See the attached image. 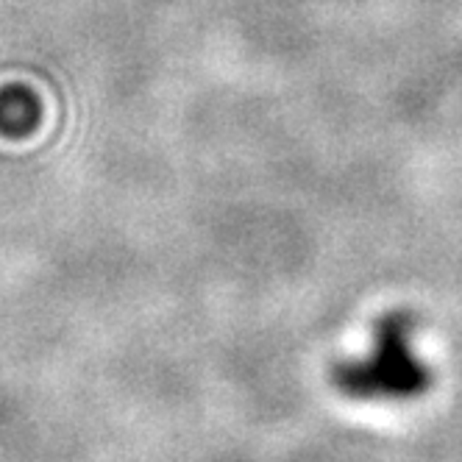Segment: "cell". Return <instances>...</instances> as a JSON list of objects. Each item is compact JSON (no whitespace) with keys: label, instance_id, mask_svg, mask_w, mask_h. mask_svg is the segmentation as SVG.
<instances>
[{"label":"cell","instance_id":"obj_1","mask_svg":"<svg viewBox=\"0 0 462 462\" xmlns=\"http://www.w3.org/2000/svg\"><path fill=\"white\" fill-rule=\"evenodd\" d=\"M412 332L415 318L410 312H384L374 326V348L365 356L340 359L332 368L335 387L359 402H402L420 395L432 374L412 348Z\"/></svg>","mask_w":462,"mask_h":462},{"label":"cell","instance_id":"obj_2","mask_svg":"<svg viewBox=\"0 0 462 462\" xmlns=\"http://www.w3.org/2000/svg\"><path fill=\"white\" fill-rule=\"evenodd\" d=\"M40 123L37 97L23 87H12L0 92V134L23 137Z\"/></svg>","mask_w":462,"mask_h":462}]
</instances>
